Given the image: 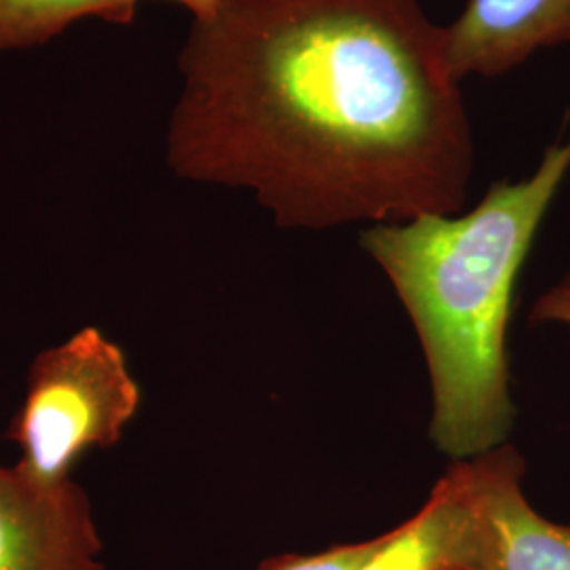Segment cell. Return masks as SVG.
Here are the masks:
<instances>
[{
  "label": "cell",
  "instance_id": "1",
  "mask_svg": "<svg viewBox=\"0 0 570 570\" xmlns=\"http://www.w3.org/2000/svg\"><path fill=\"white\" fill-rule=\"evenodd\" d=\"M165 159L301 230L454 216L475 146L421 0H225L193 21Z\"/></svg>",
  "mask_w": 570,
  "mask_h": 570
},
{
  "label": "cell",
  "instance_id": "2",
  "mask_svg": "<svg viewBox=\"0 0 570 570\" xmlns=\"http://www.w3.org/2000/svg\"><path fill=\"white\" fill-rule=\"evenodd\" d=\"M570 174V136L468 214L374 225L362 247L385 271L425 351L438 449L463 461L503 446L513 423L508 327L520 268Z\"/></svg>",
  "mask_w": 570,
  "mask_h": 570
},
{
  "label": "cell",
  "instance_id": "3",
  "mask_svg": "<svg viewBox=\"0 0 570 570\" xmlns=\"http://www.w3.org/2000/svg\"><path fill=\"white\" fill-rule=\"evenodd\" d=\"M142 406L119 343L98 326H85L35 355L26 393L7 440L20 449L16 469L28 480L56 487L91 450L112 449Z\"/></svg>",
  "mask_w": 570,
  "mask_h": 570
},
{
  "label": "cell",
  "instance_id": "4",
  "mask_svg": "<svg viewBox=\"0 0 570 570\" xmlns=\"http://www.w3.org/2000/svg\"><path fill=\"white\" fill-rule=\"evenodd\" d=\"M456 463L465 490L456 570H570V522L530 505L518 450L503 444Z\"/></svg>",
  "mask_w": 570,
  "mask_h": 570
},
{
  "label": "cell",
  "instance_id": "5",
  "mask_svg": "<svg viewBox=\"0 0 570 570\" xmlns=\"http://www.w3.org/2000/svg\"><path fill=\"white\" fill-rule=\"evenodd\" d=\"M89 494L45 487L0 463V570H108Z\"/></svg>",
  "mask_w": 570,
  "mask_h": 570
},
{
  "label": "cell",
  "instance_id": "6",
  "mask_svg": "<svg viewBox=\"0 0 570 570\" xmlns=\"http://www.w3.org/2000/svg\"><path fill=\"white\" fill-rule=\"evenodd\" d=\"M444 35L459 81L501 77L534 53L570 42V0H468Z\"/></svg>",
  "mask_w": 570,
  "mask_h": 570
},
{
  "label": "cell",
  "instance_id": "7",
  "mask_svg": "<svg viewBox=\"0 0 570 570\" xmlns=\"http://www.w3.org/2000/svg\"><path fill=\"white\" fill-rule=\"evenodd\" d=\"M463 520L465 490L454 463L419 513L385 532L383 546L357 570H456Z\"/></svg>",
  "mask_w": 570,
  "mask_h": 570
},
{
  "label": "cell",
  "instance_id": "8",
  "mask_svg": "<svg viewBox=\"0 0 570 570\" xmlns=\"http://www.w3.org/2000/svg\"><path fill=\"white\" fill-rule=\"evenodd\" d=\"M134 0H0V58L37 49L81 21L129 26Z\"/></svg>",
  "mask_w": 570,
  "mask_h": 570
},
{
  "label": "cell",
  "instance_id": "9",
  "mask_svg": "<svg viewBox=\"0 0 570 570\" xmlns=\"http://www.w3.org/2000/svg\"><path fill=\"white\" fill-rule=\"evenodd\" d=\"M385 534L362 543L334 546L320 553H284L268 558L258 570H357L383 546Z\"/></svg>",
  "mask_w": 570,
  "mask_h": 570
},
{
  "label": "cell",
  "instance_id": "10",
  "mask_svg": "<svg viewBox=\"0 0 570 570\" xmlns=\"http://www.w3.org/2000/svg\"><path fill=\"white\" fill-rule=\"evenodd\" d=\"M532 324H562L570 327V271L537 298L530 313Z\"/></svg>",
  "mask_w": 570,
  "mask_h": 570
},
{
  "label": "cell",
  "instance_id": "11",
  "mask_svg": "<svg viewBox=\"0 0 570 570\" xmlns=\"http://www.w3.org/2000/svg\"><path fill=\"white\" fill-rule=\"evenodd\" d=\"M134 2L140 7V2L144 0H134ZM164 2H174V4L183 7L190 13L193 21L212 20L218 13V9L225 4V0H164Z\"/></svg>",
  "mask_w": 570,
  "mask_h": 570
}]
</instances>
